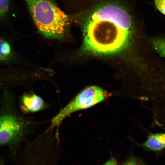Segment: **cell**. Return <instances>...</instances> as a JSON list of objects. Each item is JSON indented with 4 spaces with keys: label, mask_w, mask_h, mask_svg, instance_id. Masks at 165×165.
I'll use <instances>...</instances> for the list:
<instances>
[{
    "label": "cell",
    "mask_w": 165,
    "mask_h": 165,
    "mask_svg": "<svg viewBox=\"0 0 165 165\" xmlns=\"http://www.w3.org/2000/svg\"><path fill=\"white\" fill-rule=\"evenodd\" d=\"M94 7L82 19L85 49L102 54L119 51L134 31L135 19L116 2H103Z\"/></svg>",
    "instance_id": "obj_1"
},
{
    "label": "cell",
    "mask_w": 165,
    "mask_h": 165,
    "mask_svg": "<svg viewBox=\"0 0 165 165\" xmlns=\"http://www.w3.org/2000/svg\"><path fill=\"white\" fill-rule=\"evenodd\" d=\"M24 0L41 33L49 38L62 37L68 24V18L53 0Z\"/></svg>",
    "instance_id": "obj_2"
},
{
    "label": "cell",
    "mask_w": 165,
    "mask_h": 165,
    "mask_svg": "<svg viewBox=\"0 0 165 165\" xmlns=\"http://www.w3.org/2000/svg\"><path fill=\"white\" fill-rule=\"evenodd\" d=\"M111 94L97 86H90L83 89L73 98L50 120V127L58 128L63 120L71 114L90 108L102 102Z\"/></svg>",
    "instance_id": "obj_3"
},
{
    "label": "cell",
    "mask_w": 165,
    "mask_h": 165,
    "mask_svg": "<svg viewBox=\"0 0 165 165\" xmlns=\"http://www.w3.org/2000/svg\"><path fill=\"white\" fill-rule=\"evenodd\" d=\"M35 123L30 118L17 114L0 131V145L16 144L30 132Z\"/></svg>",
    "instance_id": "obj_4"
},
{
    "label": "cell",
    "mask_w": 165,
    "mask_h": 165,
    "mask_svg": "<svg viewBox=\"0 0 165 165\" xmlns=\"http://www.w3.org/2000/svg\"><path fill=\"white\" fill-rule=\"evenodd\" d=\"M20 108L25 113H34L47 109L48 104L39 96L33 93H25L20 98Z\"/></svg>",
    "instance_id": "obj_5"
},
{
    "label": "cell",
    "mask_w": 165,
    "mask_h": 165,
    "mask_svg": "<svg viewBox=\"0 0 165 165\" xmlns=\"http://www.w3.org/2000/svg\"><path fill=\"white\" fill-rule=\"evenodd\" d=\"M138 145L152 151H160L165 147V133H150L145 142Z\"/></svg>",
    "instance_id": "obj_6"
},
{
    "label": "cell",
    "mask_w": 165,
    "mask_h": 165,
    "mask_svg": "<svg viewBox=\"0 0 165 165\" xmlns=\"http://www.w3.org/2000/svg\"><path fill=\"white\" fill-rule=\"evenodd\" d=\"M12 47L8 42L0 38V63L8 61L12 56Z\"/></svg>",
    "instance_id": "obj_7"
},
{
    "label": "cell",
    "mask_w": 165,
    "mask_h": 165,
    "mask_svg": "<svg viewBox=\"0 0 165 165\" xmlns=\"http://www.w3.org/2000/svg\"><path fill=\"white\" fill-rule=\"evenodd\" d=\"M152 44L156 51L165 57V38H158L153 39Z\"/></svg>",
    "instance_id": "obj_8"
},
{
    "label": "cell",
    "mask_w": 165,
    "mask_h": 165,
    "mask_svg": "<svg viewBox=\"0 0 165 165\" xmlns=\"http://www.w3.org/2000/svg\"><path fill=\"white\" fill-rule=\"evenodd\" d=\"M120 165H146L140 158L134 155L127 157Z\"/></svg>",
    "instance_id": "obj_9"
},
{
    "label": "cell",
    "mask_w": 165,
    "mask_h": 165,
    "mask_svg": "<svg viewBox=\"0 0 165 165\" xmlns=\"http://www.w3.org/2000/svg\"><path fill=\"white\" fill-rule=\"evenodd\" d=\"M17 113H8L0 116V131L8 124Z\"/></svg>",
    "instance_id": "obj_10"
},
{
    "label": "cell",
    "mask_w": 165,
    "mask_h": 165,
    "mask_svg": "<svg viewBox=\"0 0 165 165\" xmlns=\"http://www.w3.org/2000/svg\"><path fill=\"white\" fill-rule=\"evenodd\" d=\"M9 0H0V19L6 16L9 12Z\"/></svg>",
    "instance_id": "obj_11"
},
{
    "label": "cell",
    "mask_w": 165,
    "mask_h": 165,
    "mask_svg": "<svg viewBox=\"0 0 165 165\" xmlns=\"http://www.w3.org/2000/svg\"><path fill=\"white\" fill-rule=\"evenodd\" d=\"M156 8L165 16V0H153Z\"/></svg>",
    "instance_id": "obj_12"
},
{
    "label": "cell",
    "mask_w": 165,
    "mask_h": 165,
    "mask_svg": "<svg viewBox=\"0 0 165 165\" xmlns=\"http://www.w3.org/2000/svg\"><path fill=\"white\" fill-rule=\"evenodd\" d=\"M102 165H118L117 161L112 154L108 160Z\"/></svg>",
    "instance_id": "obj_13"
},
{
    "label": "cell",
    "mask_w": 165,
    "mask_h": 165,
    "mask_svg": "<svg viewBox=\"0 0 165 165\" xmlns=\"http://www.w3.org/2000/svg\"><path fill=\"white\" fill-rule=\"evenodd\" d=\"M164 122V123L163 124H162V125H160V127L162 128L163 129L165 130V123L164 122Z\"/></svg>",
    "instance_id": "obj_14"
},
{
    "label": "cell",
    "mask_w": 165,
    "mask_h": 165,
    "mask_svg": "<svg viewBox=\"0 0 165 165\" xmlns=\"http://www.w3.org/2000/svg\"><path fill=\"white\" fill-rule=\"evenodd\" d=\"M3 163L2 162H1L0 163V165H3Z\"/></svg>",
    "instance_id": "obj_15"
}]
</instances>
